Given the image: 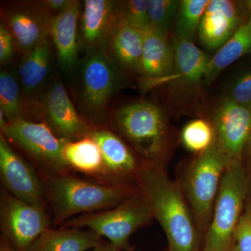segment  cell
Segmentation results:
<instances>
[{"mask_svg":"<svg viewBox=\"0 0 251 251\" xmlns=\"http://www.w3.org/2000/svg\"><path fill=\"white\" fill-rule=\"evenodd\" d=\"M153 218L163 227L169 247L175 251H201V234L181 185L170 179L166 171L143 166L138 178Z\"/></svg>","mask_w":251,"mask_h":251,"instance_id":"6da1fadb","label":"cell"},{"mask_svg":"<svg viewBox=\"0 0 251 251\" xmlns=\"http://www.w3.org/2000/svg\"><path fill=\"white\" fill-rule=\"evenodd\" d=\"M41 178L55 226H62L76 214L115 207L140 192L138 184L89 181L69 173L44 174Z\"/></svg>","mask_w":251,"mask_h":251,"instance_id":"7a4b0ae2","label":"cell"},{"mask_svg":"<svg viewBox=\"0 0 251 251\" xmlns=\"http://www.w3.org/2000/svg\"><path fill=\"white\" fill-rule=\"evenodd\" d=\"M113 122L143 166L166 171L171 132L159 106L146 100L126 104L115 112Z\"/></svg>","mask_w":251,"mask_h":251,"instance_id":"3957f363","label":"cell"},{"mask_svg":"<svg viewBox=\"0 0 251 251\" xmlns=\"http://www.w3.org/2000/svg\"><path fill=\"white\" fill-rule=\"evenodd\" d=\"M251 193V176L244 160L226 168L201 251H229L234 233Z\"/></svg>","mask_w":251,"mask_h":251,"instance_id":"277c9868","label":"cell"},{"mask_svg":"<svg viewBox=\"0 0 251 251\" xmlns=\"http://www.w3.org/2000/svg\"><path fill=\"white\" fill-rule=\"evenodd\" d=\"M231 163L215 140L188 165L179 182L201 234L210 224L221 179Z\"/></svg>","mask_w":251,"mask_h":251,"instance_id":"5b68a950","label":"cell"},{"mask_svg":"<svg viewBox=\"0 0 251 251\" xmlns=\"http://www.w3.org/2000/svg\"><path fill=\"white\" fill-rule=\"evenodd\" d=\"M153 219L151 206L140 190L139 193L120 205L73 218L61 227H85L100 237L107 238L120 250L130 251L131 234Z\"/></svg>","mask_w":251,"mask_h":251,"instance_id":"8992f818","label":"cell"},{"mask_svg":"<svg viewBox=\"0 0 251 251\" xmlns=\"http://www.w3.org/2000/svg\"><path fill=\"white\" fill-rule=\"evenodd\" d=\"M81 70L80 100L84 113L92 125H100L105 121L112 97L121 85V74L107 51L89 52Z\"/></svg>","mask_w":251,"mask_h":251,"instance_id":"52a82bcc","label":"cell"},{"mask_svg":"<svg viewBox=\"0 0 251 251\" xmlns=\"http://www.w3.org/2000/svg\"><path fill=\"white\" fill-rule=\"evenodd\" d=\"M1 133L27 152L48 175L67 174L72 169L64 156L68 142L54 134L49 126L18 119L6 124Z\"/></svg>","mask_w":251,"mask_h":251,"instance_id":"ba28073f","label":"cell"},{"mask_svg":"<svg viewBox=\"0 0 251 251\" xmlns=\"http://www.w3.org/2000/svg\"><path fill=\"white\" fill-rule=\"evenodd\" d=\"M1 229L16 251H26L46 229L51 221L45 209L30 205L4 190L0 205Z\"/></svg>","mask_w":251,"mask_h":251,"instance_id":"9c48e42d","label":"cell"},{"mask_svg":"<svg viewBox=\"0 0 251 251\" xmlns=\"http://www.w3.org/2000/svg\"><path fill=\"white\" fill-rule=\"evenodd\" d=\"M0 175L4 190L30 205L44 209L46 203L42 178L0 135Z\"/></svg>","mask_w":251,"mask_h":251,"instance_id":"30bf717a","label":"cell"},{"mask_svg":"<svg viewBox=\"0 0 251 251\" xmlns=\"http://www.w3.org/2000/svg\"><path fill=\"white\" fill-rule=\"evenodd\" d=\"M210 122L216 143L229 161L244 160L251 135V109L227 97L214 110Z\"/></svg>","mask_w":251,"mask_h":251,"instance_id":"8fae6325","label":"cell"},{"mask_svg":"<svg viewBox=\"0 0 251 251\" xmlns=\"http://www.w3.org/2000/svg\"><path fill=\"white\" fill-rule=\"evenodd\" d=\"M3 14L15 46L23 54L50 34L54 16L40 1L15 3L4 9Z\"/></svg>","mask_w":251,"mask_h":251,"instance_id":"7c38bea8","label":"cell"},{"mask_svg":"<svg viewBox=\"0 0 251 251\" xmlns=\"http://www.w3.org/2000/svg\"><path fill=\"white\" fill-rule=\"evenodd\" d=\"M90 137L99 145L103 157V170L99 180L138 184L143 165L130 146L106 129H93Z\"/></svg>","mask_w":251,"mask_h":251,"instance_id":"4fadbf2b","label":"cell"},{"mask_svg":"<svg viewBox=\"0 0 251 251\" xmlns=\"http://www.w3.org/2000/svg\"><path fill=\"white\" fill-rule=\"evenodd\" d=\"M44 115L54 134L67 142L90 137L93 128L81 118L59 80L51 83L43 99Z\"/></svg>","mask_w":251,"mask_h":251,"instance_id":"5bb4252c","label":"cell"},{"mask_svg":"<svg viewBox=\"0 0 251 251\" xmlns=\"http://www.w3.org/2000/svg\"><path fill=\"white\" fill-rule=\"evenodd\" d=\"M118 1L85 0L80 17L78 44L89 52L107 51L118 25Z\"/></svg>","mask_w":251,"mask_h":251,"instance_id":"9a60e30c","label":"cell"},{"mask_svg":"<svg viewBox=\"0 0 251 251\" xmlns=\"http://www.w3.org/2000/svg\"><path fill=\"white\" fill-rule=\"evenodd\" d=\"M242 24L234 1L210 0L200 25L198 35L206 49L218 50L233 36Z\"/></svg>","mask_w":251,"mask_h":251,"instance_id":"2e32d148","label":"cell"},{"mask_svg":"<svg viewBox=\"0 0 251 251\" xmlns=\"http://www.w3.org/2000/svg\"><path fill=\"white\" fill-rule=\"evenodd\" d=\"M80 12V1L72 0L65 9L54 16L51 25L50 36L57 50L59 65L66 72H72L77 62Z\"/></svg>","mask_w":251,"mask_h":251,"instance_id":"e0dca14e","label":"cell"},{"mask_svg":"<svg viewBox=\"0 0 251 251\" xmlns=\"http://www.w3.org/2000/svg\"><path fill=\"white\" fill-rule=\"evenodd\" d=\"M101 242V237L90 229L49 228L43 232L26 251H85L93 249Z\"/></svg>","mask_w":251,"mask_h":251,"instance_id":"ac0fdd59","label":"cell"},{"mask_svg":"<svg viewBox=\"0 0 251 251\" xmlns=\"http://www.w3.org/2000/svg\"><path fill=\"white\" fill-rule=\"evenodd\" d=\"M174 71V50L167 37L152 31L145 32L139 72L151 80H169Z\"/></svg>","mask_w":251,"mask_h":251,"instance_id":"d6986e66","label":"cell"},{"mask_svg":"<svg viewBox=\"0 0 251 251\" xmlns=\"http://www.w3.org/2000/svg\"><path fill=\"white\" fill-rule=\"evenodd\" d=\"M173 46L174 71L169 80H178L186 85H199L204 81L209 56L192 41L175 38Z\"/></svg>","mask_w":251,"mask_h":251,"instance_id":"ffe728a7","label":"cell"},{"mask_svg":"<svg viewBox=\"0 0 251 251\" xmlns=\"http://www.w3.org/2000/svg\"><path fill=\"white\" fill-rule=\"evenodd\" d=\"M50 36L23 54L18 75L24 97L30 99L45 83L51 61Z\"/></svg>","mask_w":251,"mask_h":251,"instance_id":"44dd1931","label":"cell"},{"mask_svg":"<svg viewBox=\"0 0 251 251\" xmlns=\"http://www.w3.org/2000/svg\"><path fill=\"white\" fill-rule=\"evenodd\" d=\"M145 32L120 23L109 42L107 52L114 62L131 70L140 71Z\"/></svg>","mask_w":251,"mask_h":251,"instance_id":"7402d4cb","label":"cell"},{"mask_svg":"<svg viewBox=\"0 0 251 251\" xmlns=\"http://www.w3.org/2000/svg\"><path fill=\"white\" fill-rule=\"evenodd\" d=\"M251 52V14L233 36L211 57L206 67L204 81L212 82L232 63Z\"/></svg>","mask_w":251,"mask_h":251,"instance_id":"603a6c76","label":"cell"},{"mask_svg":"<svg viewBox=\"0 0 251 251\" xmlns=\"http://www.w3.org/2000/svg\"><path fill=\"white\" fill-rule=\"evenodd\" d=\"M64 156L71 168L98 176L103 170V157L97 143L90 137L78 141L68 142L64 148Z\"/></svg>","mask_w":251,"mask_h":251,"instance_id":"cb8c5ba5","label":"cell"},{"mask_svg":"<svg viewBox=\"0 0 251 251\" xmlns=\"http://www.w3.org/2000/svg\"><path fill=\"white\" fill-rule=\"evenodd\" d=\"M21 81L13 69H1L0 73V110L7 123L23 118Z\"/></svg>","mask_w":251,"mask_h":251,"instance_id":"d4e9b609","label":"cell"},{"mask_svg":"<svg viewBox=\"0 0 251 251\" xmlns=\"http://www.w3.org/2000/svg\"><path fill=\"white\" fill-rule=\"evenodd\" d=\"M209 1V0L181 1L175 29V38L193 41L198 33L203 15Z\"/></svg>","mask_w":251,"mask_h":251,"instance_id":"484cf974","label":"cell"},{"mask_svg":"<svg viewBox=\"0 0 251 251\" xmlns=\"http://www.w3.org/2000/svg\"><path fill=\"white\" fill-rule=\"evenodd\" d=\"M181 140L185 148L189 151L202 153L215 142L214 127L210 121L204 119L192 120L181 130Z\"/></svg>","mask_w":251,"mask_h":251,"instance_id":"4316f807","label":"cell"},{"mask_svg":"<svg viewBox=\"0 0 251 251\" xmlns=\"http://www.w3.org/2000/svg\"><path fill=\"white\" fill-rule=\"evenodd\" d=\"M181 1L175 0H148V10L151 30L167 37L179 11Z\"/></svg>","mask_w":251,"mask_h":251,"instance_id":"83f0119b","label":"cell"},{"mask_svg":"<svg viewBox=\"0 0 251 251\" xmlns=\"http://www.w3.org/2000/svg\"><path fill=\"white\" fill-rule=\"evenodd\" d=\"M118 16L120 23H125L144 32L151 30L148 0L118 1Z\"/></svg>","mask_w":251,"mask_h":251,"instance_id":"f1b7e54d","label":"cell"},{"mask_svg":"<svg viewBox=\"0 0 251 251\" xmlns=\"http://www.w3.org/2000/svg\"><path fill=\"white\" fill-rule=\"evenodd\" d=\"M234 241L237 251H251V200L246 204L240 220L234 233Z\"/></svg>","mask_w":251,"mask_h":251,"instance_id":"f546056e","label":"cell"},{"mask_svg":"<svg viewBox=\"0 0 251 251\" xmlns=\"http://www.w3.org/2000/svg\"><path fill=\"white\" fill-rule=\"evenodd\" d=\"M227 97L236 103L251 109V71L234 80Z\"/></svg>","mask_w":251,"mask_h":251,"instance_id":"4dcf8cb0","label":"cell"},{"mask_svg":"<svg viewBox=\"0 0 251 251\" xmlns=\"http://www.w3.org/2000/svg\"><path fill=\"white\" fill-rule=\"evenodd\" d=\"M14 39L4 21L0 23V62H9L14 54Z\"/></svg>","mask_w":251,"mask_h":251,"instance_id":"1f68e13d","label":"cell"},{"mask_svg":"<svg viewBox=\"0 0 251 251\" xmlns=\"http://www.w3.org/2000/svg\"><path fill=\"white\" fill-rule=\"evenodd\" d=\"M71 1L72 0H45L41 1L40 3L51 12L54 11L59 14L70 4Z\"/></svg>","mask_w":251,"mask_h":251,"instance_id":"d6a6232c","label":"cell"},{"mask_svg":"<svg viewBox=\"0 0 251 251\" xmlns=\"http://www.w3.org/2000/svg\"><path fill=\"white\" fill-rule=\"evenodd\" d=\"M92 251H122V250L110 242L103 243L102 242L97 247L94 248Z\"/></svg>","mask_w":251,"mask_h":251,"instance_id":"836d02e7","label":"cell"},{"mask_svg":"<svg viewBox=\"0 0 251 251\" xmlns=\"http://www.w3.org/2000/svg\"><path fill=\"white\" fill-rule=\"evenodd\" d=\"M0 251H16L14 248L8 244L6 242H1Z\"/></svg>","mask_w":251,"mask_h":251,"instance_id":"e575fe53","label":"cell"},{"mask_svg":"<svg viewBox=\"0 0 251 251\" xmlns=\"http://www.w3.org/2000/svg\"><path fill=\"white\" fill-rule=\"evenodd\" d=\"M244 153L247 154L248 158H249V161H250V163H251V135Z\"/></svg>","mask_w":251,"mask_h":251,"instance_id":"d590c367","label":"cell"},{"mask_svg":"<svg viewBox=\"0 0 251 251\" xmlns=\"http://www.w3.org/2000/svg\"><path fill=\"white\" fill-rule=\"evenodd\" d=\"M246 7L249 10V14H251V0L245 1Z\"/></svg>","mask_w":251,"mask_h":251,"instance_id":"8d00e7d4","label":"cell"},{"mask_svg":"<svg viewBox=\"0 0 251 251\" xmlns=\"http://www.w3.org/2000/svg\"><path fill=\"white\" fill-rule=\"evenodd\" d=\"M229 251H237V248L235 247V244H233V246H232V248L229 249Z\"/></svg>","mask_w":251,"mask_h":251,"instance_id":"74e56055","label":"cell"},{"mask_svg":"<svg viewBox=\"0 0 251 251\" xmlns=\"http://www.w3.org/2000/svg\"><path fill=\"white\" fill-rule=\"evenodd\" d=\"M168 251H175L174 250H173V249H172V248L171 247H168Z\"/></svg>","mask_w":251,"mask_h":251,"instance_id":"f35d334b","label":"cell"}]
</instances>
